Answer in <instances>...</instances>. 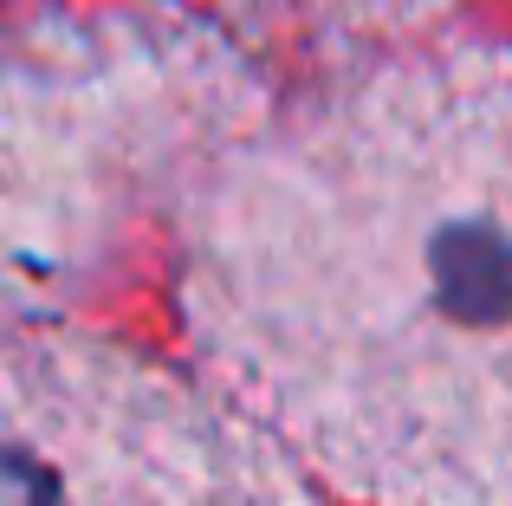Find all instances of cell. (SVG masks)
<instances>
[{
  "label": "cell",
  "mask_w": 512,
  "mask_h": 506,
  "mask_svg": "<svg viewBox=\"0 0 512 506\" xmlns=\"http://www.w3.org/2000/svg\"><path fill=\"white\" fill-rule=\"evenodd\" d=\"M195 357L363 506H512V46L389 59L188 215Z\"/></svg>",
  "instance_id": "1"
},
{
  "label": "cell",
  "mask_w": 512,
  "mask_h": 506,
  "mask_svg": "<svg viewBox=\"0 0 512 506\" xmlns=\"http://www.w3.org/2000/svg\"><path fill=\"white\" fill-rule=\"evenodd\" d=\"M260 85L169 7L0 26V331L124 273L253 137Z\"/></svg>",
  "instance_id": "2"
},
{
  "label": "cell",
  "mask_w": 512,
  "mask_h": 506,
  "mask_svg": "<svg viewBox=\"0 0 512 506\" xmlns=\"http://www.w3.org/2000/svg\"><path fill=\"white\" fill-rule=\"evenodd\" d=\"M266 435L111 344L0 351V506H318Z\"/></svg>",
  "instance_id": "3"
},
{
  "label": "cell",
  "mask_w": 512,
  "mask_h": 506,
  "mask_svg": "<svg viewBox=\"0 0 512 506\" xmlns=\"http://www.w3.org/2000/svg\"><path fill=\"white\" fill-rule=\"evenodd\" d=\"M240 20L279 26V33H325V39H363V33H402L454 0H221Z\"/></svg>",
  "instance_id": "4"
}]
</instances>
